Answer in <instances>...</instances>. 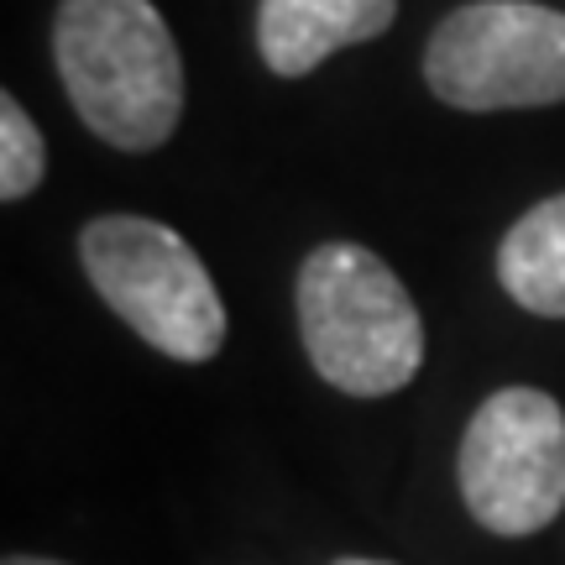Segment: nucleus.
Wrapping results in <instances>:
<instances>
[{
    "instance_id": "nucleus-9",
    "label": "nucleus",
    "mask_w": 565,
    "mask_h": 565,
    "mask_svg": "<svg viewBox=\"0 0 565 565\" xmlns=\"http://www.w3.org/2000/svg\"><path fill=\"white\" fill-rule=\"evenodd\" d=\"M6 565H63V561H42V555H6Z\"/></svg>"
},
{
    "instance_id": "nucleus-4",
    "label": "nucleus",
    "mask_w": 565,
    "mask_h": 565,
    "mask_svg": "<svg viewBox=\"0 0 565 565\" xmlns=\"http://www.w3.org/2000/svg\"><path fill=\"white\" fill-rule=\"evenodd\" d=\"M424 84L456 110H534L565 100V11L477 0L435 26Z\"/></svg>"
},
{
    "instance_id": "nucleus-5",
    "label": "nucleus",
    "mask_w": 565,
    "mask_h": 565,
    "mask_svg": "<svg viewBox=\"0 0 565 565\" xmlns=\"http://www.w3.org/2000/svg\"><path fill=\"white\" fill-rule=\"evenodd\" d=\"M461 498L487 534L524 540L565 508V414L540 387H498L461 435Z\"/></svg>"
},
{
    "instance_id": "nucleus-10",
    "label": "nucleus",
    "mask_w": 565,
    "mask_h": 565,
    "mask_svg": "<svg viewBox=\"0 0 565 565\" xmlns=\"http://www.w3.org/2000/svg\"><path fill=\"white\" fill-rule=\"evenodd\" d=\"M335 565H387V561H335Z\"/></svg>"
},
{
    "instance_id": "nucleus-6",
    "label": "nucleus",
    "mask_w": 565,
    "mask_h": 565,
    "mask_svg": "<svg viewBox=\"0 0 565 565\" xmlns=\"http://www.w3.org/2000/svg\"><path fill=\"white\" fill-rule=\"evenodd\" d=\"M393 17L398 0H263L257 47L278 79H303L330 53L383 38Z\"/></svg>"
},
{
    "instance_id": "nucleus-2",
    "label": "nucleus",
    "mask_w": 565,
    "mask_h": 565,
    "mask_svg": "<svg viewBox=\"0 0 565 565\" xmlns=\"http://www.w3.org/2000/svg\"><path fill=\"white\" fill-rule=\"evenodd\" d=\"M299 335L330 387L383 398L424 366V320L398 273L356 242H324L299 267Z\"/></svg>"
},
{
    "instance_id": "nucleus-8",
    "label": "nucleus",
    "mask_w": 565,
    "mask_h": 565,
    "mask_svg": "<svg viewBox=\"0 0 565 565\" xmlns=\"http://www.w3.org/2000/svg\"><path fill=\"white\" fill-rule=\"evenodd\" d=\"M42 168H47V141L38 121L21 110L17 95H0V200H26L42 183Z\"/></svg>"
},
{
    "instance_id": "nucleus-3",
    "label": "nucleus",
    "mask_w": 565,
    "mask_h": 565,
    "mask_svg": "<svg viewBox=\"0 0 565 565\" xmlns=\"http://www.w3.org/2000/svg\"><path fill=\"white\" fill-rule=\"evenodd\" d=\"M79 263L116 315L173 362H210L225 345V303L200 252L147 215H100L84 225Z\"/></svg>"
},
{
    "instance_id": "nucleus-7",
    "label": "nucleus",
    "mask_w": 565,
    "mask_h": 565,
    "mask_svg": "<svg viewBox=\"0 0 565 565\" xmlns=\"http://www.w3.org/2000/svg\"><path fill=\"white\" fill-rule=\"evenodd\" d=\"M498 278L529 315L565 320V194L534 204L498 246Z\"/></svg>"
},
{
    "instance_id": "nucleus-1",
    "label": "nucleus",
    "mask_w": 565,
    "mask_h": 565,
    "mask_svg": "<svg viewBox=\"0 0 565 565\" xmlns=\"http://www.w3.org/2000/svg\"><path fill=\"white\" fill-rule=\"evenodd\" d=\"M53 58L79 121L121 152H152L183 116L179 42L152 0H63Z\"/></svg>"
}]
</instances>
